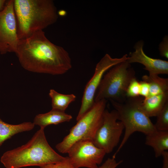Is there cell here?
<instances>
[{"label": "cell", "mask_w": 168, "mask_h": 168, "mask_svg": "<svg viewBox=\"0 0 168 168\" xmlns=\"http://www.w3.org/2000/svg\"><path fill=\"white\" fill-rule=\"evenodd\" d=\"M15 54L22 67L33 72L60 75L72 68L68 53L52 43L42 30L19 40Z\"/></svg>", "instance_id": "cell-1"}, {"label": "cell", "mask_w": 168, "mask_h": 168, "mask_svg": "<svg viewBox=\"0 0 168 168\" xmlns=\"http://www.w3.org/2000/svg\"><path fill=\"white\" fill-rule=\"evenodd\" d=\"M44 129L40 128L26 143L5 152L0 162L6 168L39 167L64 161L63 157L57 153L46 139Z\"/></svg>", "instance_id": "cell-2"}, {"label": "cell", "mask_w": 168, "mask_h": 168, "mask_svg": "<svg viewBox=\"0 0 168 168\" xmlns=\"http://www.w3.org/2000/svg\"><path fill=\"white\" fill-rule=\"evenodd\" d=\"M19 40L29 37L57 21L56 7L52 0H13Z\"/></svg>", "instance_id": "cell-3"}, {"label": "cell", "mask_w": 168, "mask_h": 168, "mask_svg": "<svg viewBox=\"0 0 168 168\" xmlns=\"http://www.w3.org/2000/svg\"><path fill=\"white\" fill-rule=\"evenodd\" d=\"M143 99L140 96L127 98L122 103L109 100L117 112L118 120L122 123L125 129L122 140L112 157L115 158L117 153L134 133L139 132L147 135L157 130L150 117L142 108Z\"/></svg>", "instance_id": "cell-4"}, {"label": "cell", "mask_w": 168, "mask_h": 168, "mask_svg": "<svg viewBox=\"0 0 168 168\" xmlns=\"http://www.w3.org/2000/svg\"><path fill=\"white\" fill-rule=\"evenodd\" d=\"M135 78V72L127 60L115 65L104 75L96 92L94 102L104 99L124 102L127 98L128 87Z\"/></svg>", "instance_id": "cell-5"}, {"label": "cell", "mask_w": 168, "mask_h": 168, "mask_svg": "<svg viewBox=\"0 0 168 168\" xmlns=\"http://www.w3.org/2000/svg\"><path fill=\"white\" fill-rule=\"evenodd\" d=\"M106 103L105 99L95 102L90 110L70 129L69 134L56 144L57 150L61 153H67L70 147L77 141L83 140L92 141L102 122Z\"/></svg>", "instance_id": "cell-6"}, {"label": "cell", "mask_w": 168, "mask_h": 168, "mask_svg": "<svg viewBox=\"0 0 168 168\" xmlns=\"http://www.w3.org/2000/svg\"><path fill=\"white\" fill-rule=\"evenodd\" d=\"M124 126L118 120L116 111L105 109L102 122L97 129L92 140L97 147L104 150L106 154L111 153L118 145Z\"/></svg>", "instance_id": "cell-7"}, {"label": "cell", "mask_w": 168, "mask_h": 168, "mask_svg": "<svg viewBox=\"0 0 168 168\" xmlns=\"http://www.w3.org/2000/svg\"><path fill=\"white\" fill-rule=\"evenodd\" d=\"M128 58L127 54L119 58H113L106 54L97 64L94 73L85 88L80 108L76 118L77 121L93 105L96 92L106 72L115 65L127 60Z\"/></svg>", "instance_id": "cell-8"}, {"label": "cell", "mask_w": 168, "mask_h": 168, "mask_svg": "<svg viewBox=\"0 0 168 168\" xmlns=\"http://www.w3.org/2000/svg\"><path fill=\"white\" fill-rule=\"evenodd\" d=\"M67 153L74 168H98L106 154L103 149L96 147L90 140L79 141L69 148Z\"/></svg>", "instance_id": "cell-9"}, {"label": "cell", "mask_w": 168, "mask_h": 168, "mask_svg": "<svg viewBox=\"0 0 168 168\" xmlns=\"http://www.w3.org/2000/svg\"><path fill=\"white\" fill-rule=\"evenodd\" d=\"M14 8V0L7 2L0 11V54L16 52L19 41Z\"/></svg>", "instance_id": "cell-10"}, {"label": "cell", "mask_w": 168, "mask_h": 168, "mask_svg": "<svg viewBox=\"0 0 168 168\" xmlns=\"http://www.w3.org/2000/svg\"><path fill=\"white\" fill-rule=\"evenodd\" d=\"M144 42L138 41L134 45L135 51L130 53L127 61L129 63H139L145 67L149 74L158 75L168 74V62L159 59L150 58L147 55L143 50Z\"/></svg>", "instance_id": "cell-11"}, {"label": "cell", "mask_w": 168, "mask_h": 168, "mask_svg": "<svg viewBox=\"0 0 168 168\" xmlns=\"http://www.w3.org/2000/svg\"><path fill=\"white\" fill-rule=\"evenodd\" d=\"M72 116L65 112L52 109L45 113L39 114L35 117L33 123L39 126L40 128H44L51 124H58L64 122H69Z\"/></svg>", "instance_id": "cell-12"}, {"label": "cell", "mask_w": 168, "mask_h": 168, "mask_svg": "<svg viewBox=\"0 0 168 168\" xmlns=\"http://www.w3.org/2000/svg\"><path fill=\"white\" fill-rule=\"evenodd\" d=\"M167 102L168 92L144 98L142 106L149 117L156 116Z\"/></svg>", "instance_id": "cell-13"}, {"label": "cell", "mask_w": 168, "mask_h": 168, "mask_svg": "<svg viewBox=\"0 0 168 168\" xmlns=\"http://www.w3.org/2000/svg\"><path fill=\"white\" fill-rule=\"evenodd\" d=\"M145 144L152 147L158 157L168 149V131L156 130L146 135Z\"/></svg>", "instance_id": "cell-14"}, {"label": "cell", "mask_w": 168, "mask_h": 168, "mask_svg": "<svg viewBox=\"0 0 168 168\" xmlns=\"http://www.w3.org/2000/svg\"><path fill=\"white\" fill-rule=\"evenodd\" d=\"M35 125L32 122H26L17 124H7L0 118V147L6 140L18 133L32 130Z\"/></svg>", "instance_id": "cell-15"}, {"label": "cell", "mask_w": 168, "mask_h": 168, "mask_svg": "<svg viewBox=\"0 0 168 168\" xmlns=\"http://www.w3.org/2000/svg\"><path fill=\"white\" fill-rule=\"evenodd\" d=\"M142 79L149 85V96H155L168 92L167 78L161 77L157 75L149 74L143 76Z\"/></svg>", "instance_id": "cell-16"}, {"label": "cell", "mask_w": 168, "mask_h": 168, "mask_svg": "<svg viewBox=\"0 0 168 168\" xmlns=\"http://www.w3.org/2000/svg\"><path fill=\"white\" fill-rule=\"evenodd\" d=\"M49 96L51 100L52 109L65 112L70 103L74 101L76 96L73 94H63L54 89L50 90Z\"/></svg>", "instance_id": "cell-17"}, {"label": "cell", "mask_w": 168, "mask_h": 168, "mask_svg": "<svg viewBox=\"0 0 168 168\" xmlns=\"http://www.w3.org/2000/svg\"><path fill=\"white\" fill-rule=\"evenodd\" d=\"M157 120L154 124L158 131H168V102L156 116Z\"/></svg>", "instance_id": "cell-18"}, {"label": "cell", "mask_w": 168, "mask_h": 168, "mask_svg": "<svg viewBox=\"0 0 168 168\" xmlns=\"http://www.w3.org/2000/svg\"><path fill=\"white\" fill-rule=\"evenodd\" d=\"M140 82L136 78L133 79L130 83L127 90V98H134L140 96Z\"/></svg>", "instance_id": "cell-19"}, {"label": "cell", "mask_w": 168, "mask_h": 168, "mask_svg": "<svg viewBox=\"0 0 168 168\" xmlns=\"http://www.w3.org/2000/svg\"><path fill=\"white\" fill-rule=\"evenodd\" d=\"M40 168H74L68 156L63 161L55 163H50L40 167Z\"/></svg>", "instance_id": "cell-20"}, {"label": "cell", "mask_w": 168, "mask_h": 168, "mask_svg": "<svg viewBox=\"0 0 168 168\" xmlns=\"http://www.w3.org/2000/svg\"><path fill=\"white\" fill-rule=\"evenodd\" d=\"M160 54L162 56L168 58V38L167 36L164 37L162 41L159 45Z\"/></svg>", "instance_id": "cell-21"}, {"label": "cell", "mask_w": 168, "mask_h": 168, "mask_svg": "<svg viewBox=\"0 0 168 168\" xmlns=\"http://www.w3.org/2000/svg\"><path fill=\"white\" fill-rule=\"evenodd\" d=\"M123 162L122 160L117 161L115 158L112 157V158H108L105 162L98 168H116Z\"/></svg>", "instance_id": "cell-22"}, {"label": "cell", "mask_w": 168, "mask_h": 168, "mask_svg": "<svg viewBox=\"0 0 168 168\" xmlns=\"http://www.w3.org/2000/svg\"><path fill=\"white\" fill-rule=\"evenodd\" d=\"M140 82V96L144 98L147 97L149 95V86L147 82L141 81Z\"/></svg>", "instance_id": "cell-23"}, {"label": "cell", "mask_w": 168, "mask_h": 168, "mask_svg": "<svg viewBox=\"0 0 168 168\" xmlns=\"http://www.w3.org/2000/svg\"><path fill=\"white\" fill-rule=\"evenodd\" d=\"M163 157V166L162 168H168V152H164L162 154Z\"/></svg>", "instance_id": "cell-24"}, {"label": "cell", "mask_w": 168, "mask_h": 168, "mask_svg": "<svg viewBox=\"0 0 168 168\" xmlns=\"http://www.w3.org/2000/svg\"><path fill=\"white\" fill-rule=\"evenodd\" d=\"M7 2L5 0H0V11L4 8Z\"/></svg>", "instance_id": "cell-25"}]
</instances>
